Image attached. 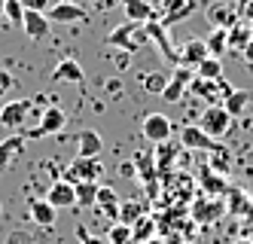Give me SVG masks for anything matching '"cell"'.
<instances>
[{
	"mask_svg": "<svg viewBox=\"0 0 253 244\" xmlns=\"http://www.w3.org/2000/svg\"><path fill=\"white\" fill-rule=\"evenodd\" d=\"M147 244H165V241H162V238H150Z\"/></svg>",
	"mask_w": 253,
	"mask_h": 244,
	"instance_id": "46",
	"label": "cell"
},
{
	"mask_svg": "<svg viewBox=\"0 0 253 244\" xmlns=\"http://www.w3.org/2000/svg\"><path fill=\"white\" fill-rule=\"evenodd\" d=\"M128 61H131V55H128V52L116 55V67H119V70H125V67H128Z\"/></svg>",
	"mask_w": 253,
	"mask_h": 244,
	"instance_id": "42",
	"label": "cell"
},
{
	"mask_svg": "<svg viewBox=\"0 0 253 244\" xmlns=\"http://www.w3.org/2000/svg\"><path fill=\"white\" fill-rule=\"evenodd\" d=\"M52 80H55V83H74V86H83V83H85V73H83L80 61H74V58H61V61L55 64V70H52Z\"/></svg>",
	"mask_w": 253,
	"mask_h": 244,
	"instance_id": "15",
	"label": "cell"
},
{
	"mask_svg": "<svg viewBox=\"0 0 253 244\" xmlns=\"http://www.w3.org/2000/svg\"><path fill=\"white\" fill-rule=\"evenodd\" d=\"M211 168H202V186H208L211 193H223L226 190V180L223 177H213V174H208Z\"/></svg>",
	"mask_w": 253,
	"mask_h": 244,
	"instance_id": "35",
	"label": "cell"
},
{
	"mask_svg": "<svg viewBox=\"0 0 253 244\" xmlns=\"http://www.w3.org/2000/svg\"><path fill=\"white\" fill-rule=\"evenodd\" d=\"M3 15L9 18V25L22 28V22H25V3H22V0H3Z\"/></svg>",
	"mask_w": 253,
	"mask_h": 244,
	"instance_id": "28",
	"label": "cell"
},
{
	"mask_svg": "<svg viewBox=\"0 0 253 244\" xmlns=\"http://www.w3.org/2000/svg\"><path fill=\"white\" fill-rule=\"evenodd\" d=\"M128 244H140V241H134V238H131V241H128Z\"/></svg>",
	"mask_w": 253,
	"mask_h": 244,
	"instance_id": "50",
	"label": "cell"
},
{
	"mask_svg": "<svg viewBox=\"0 0 253 244\" xmlns=\"http://www.w3.org/2000/svg\"><path fill=\"white\" fill-rule=\"evenodd\" d=\"M31 110H34V101L28 98H19V101H6L3 107H0V125H6L9 131L12 128H22L31 116Z\"/></svg>",
	"mask_w": 253,
	"mask_h": 244,
	"instance_id": "6",
	"label": "cell"
},
{
	"mask_svg": "<svg viewBox=\"0 0 253 244\" xmlns=\"http://www.w3.org/2000/svg\"><path fill=\"white\" fill-rule=\"evenodd\" d=\"M140 131H143V138H147L150 144L162 146V144H168L171 135H174V122L165 116V113H147L140 122Z\"/></svg>",
	"mask_w": 253,
	"mask_h": 244,
	"instance_id": "3",
	"label": "cell"
},
{
	"mask_svg": "<svg viewBox=\"0 0 253 244\" xmlns=\"http://www.w3.org/2000/svg\"><path fill=\"white\" fill-rule=\"evenodd\" d=\"M64 125H67V113H64V107L52 104V107H46L43 113H40V125H37V128H31V138L58 135V131H61Z\"/></svg>",
	"mask_w": 253,
	"mask_h": 244,
	"instance_id": "7",
	"label": "cell"
},
{
	"mask_svg": "<svg viewBox=\"0 0 253 244\" xmlns=\"http://www.w3.org/2000/svg\"><path fill=\"white\" fill-rule=\"evenodd\" d=\"M46 201L52 204V208H77V186L70 183V180H55L49 186V193H46Z\"/></svg>",
	"mask_w": 253,
	"mask_h": 244,
	"instance_id": "10",
	"label": "cell"
},
{
	"mask_svg": "<svg viewBox=\"0 0 253 244\" xmlns=\"http://www.w3.org/2000/svg\"><path fill=\"white\" fill-rule=\"evenodd\" d=\"M49 28H52V22H49L46 12H31V9H25L22 31L31 37V40H46V37H49Z\"/></svg>",
	"mask_w": 253,
	"mask_h": 244,
	"instance_id": "13",
	"label": "cell"
},
{
	"mask_svg": "<svg viewBox=\"0 0 253 244\" xmlns=\"http://www.w3.org/2000/svg\"><path fill=\"white\" fill-rule=\"evenodd\" d=\"M192 12H195V0H189V3H186L183 9H177V12L162 15V25H165V28H171V25H177V22H183V18H189Z\"/></svg>",
	"mask_w": 253,
	"mask_h": 244,
	"instance_id": "31",
	"label": "cell"
},
{
	"mask_svg": "<svg viewBox=\"0 0 253 244\" xmlns=\"http://www.w3.org/2000/svg\"><path fill=\"white\" fill-rule=\"evenodd\" d=\"M22 146H25V138H19V135H9L6 141H0V171H3V168L9 165V159H15L22 153Z\"/></svg>",
	"mask_w": 253,
	"mask_h": 244,
	"instance_id": "22",
	"label": "cell"
},
{
	"mask_svg": "<svg viewBox=\"0 0 253 244\" xmlns=\"http://www.w3.org/2000/svg\"><path fill=\"white\" fill-rule=\"evenodd\" d=\"M52 25H77V22H85L88 12L85 6L74 3V0H58V3H52V9L46 12Z\"/></svg>",
	"mask_w": 253,
	"mask_h": 244,
	"instance_id": "5",
	"label": "cell"
},
{
	"mask_svg": "<svg viewBox=\"0 0 253 244\" xmlns=\"http://www.w3.org/2000/svg\"><path fill=\"white\" fill-rule=\"evenodd\" d=\"M25 3V9H31V12H49L52 9V0H22Z\"/></svg>",
	"mask_w": 253,
	"mask_h": 244,
	"instance_id": "37",
	"label": "cell"
},
{
	"mask_svg": "<svg viewBox=\"0 0 253 244\" xmlns=\"http://www.w3.org/2000/svg\"><path fill=\"white\" fill-rule=\"evenodd\" d=\"M247 101H250V92H244V89H232L229 95H226V104H223V107L232 113V119H238V116L244 113Z\"/></svg>",
	"mask_w": 253,
	"mask_h": 244,
	"instance_id": "23",
	"label": "cell"
},
{
	"mask_svg": "<svg viewBox=\"0 0 253 244\" xmlns=\"http://www.w3.org/2000/svg\"><path fill=\"white\" fill-rule=\"evenodd\" d=\"M122 12H125V22H137V25H147L156 18V6L147 3V0H122Z\"/></svg>",
	"mask_w": 253,
	"mask_h": 244,
	"instance_id": "14",
	"label": "cell"
},
{
	"mask_svg": "<svg viewBox=\"0 0 253 244\" xmlns=\"http://www.w3.org/2000/svg\"><path fill=\"white\" fill-rule=\"evenodd\" d=\"M143 214H140V204H134V201H125V204H119V220L116 223H125V226H134V223L140 220Z\"/></svg>",
	"mask_w": 253,
	"mask_h": 244,
	"instance_id": "30",
	"label": "cell"
},
{
	"mask_svg": "<svg viewBox=\"0 0 253 244\" xmlns=\"http://www.w3.org/2000/svg\"><path fill=\"white\" fill-rule=\"evenodd\" d=\"M229 195H232V198H229V211H232V214L250 211V204H247V193H244V190H232Z\"/></svg>",
	"mask_w": 253,
	"mask_h": 244,
	"instance_id": "33",
	"label": "cell"
},
{
	"mask_svg": "<svg viewBox=\"0 0 253 244\" xmlns=\"http://www.w3.org/2000/svg\"><path fill=\"white\" fill-rule=\"evenodd\" d=\"M147 3H162V0H147Z\"/></svg>",
	"mask_w": 253,
	"mask_h": 244,
	"instance_id": "49",
	"label": "cell"
},
{
	"mask_svg": "<svg viewBox=\"0 0 253 244\" xmlns=\"http://www.w3.org/2000/svg\"><path fill=\"white\" fill-rule=\"evenodd\" d=\"M101 162L98 159H83V156H77L74 162L67 165V180L70 183H98V177H101Z\"/></svg>",
	"mask_w": 253,
	"mask_h": 244,
	"instance_id": "8",
	"label": "cell"
},
{
	"mask_svg": "<svg viewBox=\"0 0 253 244\" xmlns=\"http://www.w3.org/2000/svg\"><path fill=\"white\" fill-rule=\"evenodd\" d=\"M6 244H34V235L25 232V229H15V232L6 235Z\"/></svg>",
	"mask_w": 253,
	"mask_h": 244,
	"instance_id": "36",
	"label": "cell"
},
{
	"mask_svg": "<svg viewBox=\"0 0 253 244\" xmlns=\"http://www.w3.org/2000/svg\"><path fill=\"white\" fill-rule=\"evenodd\" d=\"M107 92H113V95H119V92H122V83H119V80H107Z\"/></svg>",
	"mask_w": 253,
	"mask_h": 244,
	"instance_id": "44",
	"label": "cell"
},
{
	"mask_svg": "<svg viewBox=\"0 0 253 244\" xmlns=\"http://www.w3.org/2000/svg\"><path fill=\"white\" fill-rule=\"evenodd\" d=\"M28 214H31V220L37 223V226H43V229H52V226H55V208H52L46 198H31Z\"/></svg>",
	"mask_w": 253,
	"mask_h": 244,
	"instance_id": "16",
	"label": "cell"
},
{
	"mask_svg": "<svg viewBox=\"0 0 253 244\" xmlns=\"http://www.w3.org/2000/svg\"><path fill=\"white\" fill-rule=\"evenodd\" d=\"M0 214H3V204H0Z\"/></svg>",
	"mask_w": 253,
	"mask_h": 244,
	"instance_id": "51",
	"label": "cell"
},
{
	"mask_svg": "<svg viewBox=\"0 0 253 244\" xmlns=\"http://www.w3.org/2000/svg\"><path fill=\"white\" fill-rule=\"evenodd\" d=\"M12 89V73H6V70H0V98L6 95V92Z\"/></svg>",
	"mask_w": 253,
	"mask_h": 244,
	"instance_id": "41",
	"label": "cell"
},
{
	"mask_svg": "<svg viewBox=\"0 0 253 244\" xmlns=\"http://www.w3.org/2000/svg\"><path fill=\"white\" fill-rule=\"evenodd\" d=\"M241 55H244V58H247V64H253V40L247 43V49H244Z\"/></svg>",
	"mask_w": 253,
	"mask_h": 244,
	"instance_id": "45",
	"label": "cell"
},
{
	"mask_svg": "<svg viewBox=\"0 0 253 244\" xmlns=\"http://www.w3.org/2000/svg\"><path fill=\"white\" fill-rule=\"evenodd\" d=\"M177 52H180V64H183V67H189V70H198V64H202L205 58H211L208 43H205V40H198V37L186 40V43L180 46Z\"/></svg>",
	"mask_w": 253,
	"mask_h": 244,
	"instance_id": "12",
	"label": "cell"
},
{
	"mask_svg": "<svg viewBox=\"0 0 253 244\" xmlns=\"http://www.w3.org/2000/svg\"><path fill=\"white\" fill-rule=\"evenodd\" d=\"M147 34H150V43H156V46H159L162 58H165L168 64H180V52H177V49L171 46L168 34H165V25H162L159 18H153V22H147Z\"/></svg>",
	"mask_w": 253,
	"mask_h": 244,
	"instance_id": "9",
	"label": "cell"
},
{
	"mask_svg": "<svg viewBox=\"0 0 253 244\" xmlns=\"http://www.w3.org/2000/svg\"><path fill=\"white\" fill-rule=\"evenodd\" d=\"M168 83H171V73H165V70H153V73H143V80H140L143 92H147V95H159V98H162V92L168 89Z\"/></svg>",
	"mask_w": 253,
	"mask_h": 244,
	"instance_id": "20",
	"label": "cell"
},
{
	"mask_svg": "<svg viewBox=\"0 0 253 244\" xmlns=\"http://www.w3.org/2000/svg\"><path fill=\"white\" fill-rule=\"evenodd\" d=\"M77 241L80 244H107V238H98V235H88L83 226H77Z\"/></svg>",
	"mask_w": 253,
	"mask_h": 244,
	"instance_id": "39",
	"label": "cell"
},
{
	"mask_svg": "<svg viewBox=\"0 0 253 244\" xmlns=\"http://www.w3.org/2000/svg\"><path fill=\"white\" fill-rule=\"evenodd\" d=\"M198 128H202L208 138L220 141V138L229 135V128H232V113L223 104H208L202 110V116H198Z\"/></svg>",
	"mask_w": 253,
	"mask_h": 244,
	"instance_id": "2",
	"label": "cell"
},
{
	"mask_svg": "<svg viewBox=\"0 0 253 244\" xmlns=\"http://www.w3.org/2000/svg\"><path fill=\"white\" fill-rule=\"evenodd\" d=\"M92 6H95L98 12H110V9L122 6V0H92Z\"/></svg>",
	"mask_w": 253,
	"mask_h": 244,
	"instance_id": "40",
	"label": "cell"
},
{
	"mask_svg": "<svg viewBox=\"0 0 253 244\" xmlns=\"http://www.w3.org/2000/svg\"><path fill=\"white\" fill-rule=\"evenodd\" d=\"M189 92H192V95H198V98H208V101H216V92H223V95H229L232 89L220 86V80H205V77H198V73H195V80H192Z\"/></svg>",
	"mask_w": 253,
	"mask_h": 244,
	"instance_id": "19",
	"label": "cell"
},
{
	"mask_svg": "<svg viewBox=\"0 0 253 244\" xmlns=\"http://www.w3.org/2000/svg\"><path fill=\"white\" fill-rule=\"evenodd\" d=\"M0 15H3V0H0Z\"/></svg>",
	"mask_w": 253,
	"mask_h": 244,
	"instance_id": "48",
	"label": "cell"
},
{
	"mask_svg": "<svg viewBox=\"0 0 253 244\" xmlns=\"http://www.w3.org/2000/svg\"><path fill=\"white\" fill-rule=\"evenodd\" d=\"M235 244H253V241H247V238H241V241H235Z\"/></svg>",
	"mask_w": 253,
	"mask_h": 244,
	"instance_id": "47",
	"label": "cell"
},
{
	"mask_svg": "<svg viewBox=\"0 0 253 244\" xmlns=\"http://www.w3.org/2000/svg\"><path fill=\"white\" fill-rule=\"evenodd\" d=\"M153 229H156V220L153 217H140L134 226H131V232H134V241H140V244H147L150 238H153Z\"/></svg>",
	"mask_w": 253,
	"mask_h": 244,
	"instance_id": "29",
	"label": "cell"
},
{
	"mask_svg": "<svg viewBox=\"0 0 253 244\" xmlns=\"http://www.w3.org/2000/svg\"><path fill=\"white\" fill-rule=\"evenodd\" d=\"M186 3H189V0H162V3H159V9H162V15H168V12L183 9Z\"/></svg>",
	"mask_w": 253,
	"mask_h": 244,
	"instance_id": "38",
	"label": "cell"
},
{
	"mask_svg": "<svg viewBox=\"0 0 253 244\" xmlns=\"http://www.w3.org/2000/svg\"><path fill=\"white\" fill-rule=\"evenodd\" d=\"M192 80H195V70H189V67H183V64H177V67L171 70V83H168V89L162 92V101H165V104H180V98L189 92Z\"/></svg>",
	"mask_w": 253,
	"mask_h": 244,
	"instance_id": "4",
	"label": "cell"
},
{
	"mask_svg": "<svg viewBox=\"0 0 253 244\" xmlns=\"http://www.w3.org/2000/svg\"><path fill=\"white\" fill-rule=\"evenodd\" d=\"M95 208L110 217V220H119V195L113 186H98V198H95Z\"/></svg>",
	"mask_w": 253,
	"mask_h": 244,
	"instance_id": "17",
	"label": "cell"
},
{
	"mask_svg": "<svg viewBox=\"0 0 253 244\" xmlns=\"http://www.w3.org/2000/svg\"><path fill=\"white\" fill-rule=\"evenodd\" d=\"M180 144H183L186 149H208V153H220V141L208 138L198 125H183V131H180Z\"/></svg>",
	"mask_w": 253,
	"mask_h": 244,
	"instance_id": "11",
	"label": "cell"
},
{
	"mask_svg": "<svg viewBox=\"0 0 253 244\" xmlns=\"http://www.w3.org/2000/svg\"><path fill=\"white\" fill-rule=\"evenodd\" d=\"M220 211H223V204H220V201H213V204H202V201H198V204H195V217L202 220V223H211Z\"/></svg>",
	"mask_w": 253,
	"mask_h": 244,
	"instance_id": "32",
	"label": "cell"
},
{
	"mask_svg": "<svg viewBox=\"0 0 253 244\" xmlns=\"http://www.w3.org/2000/svg\"><path fill=\"white\" fill-rule=\"evenodd\" d=\"M195 73H198V77H205V80H223V61L211 55V58H205L202 64H198Z\"/></svg>",
	"mask_w": 253,
	"mask_h": 244,
	"instance_id": "26",
	"label": "cell"
},
{
	"mask_svg": "<svg viewBox=\"0 0 253 244\" xmlns=\"http://www.w3.org/2000/svg\"><path fill=\"white\" fill-rule=\"evenodd\" d=\"M208 52L213 55V58H220V55H226L229 52V28H213L211 34H208Z\"/></svg>",
	"mask_w": 253,
	"mask_h": 244,
	"instance_id": "21",
	"label": "cell"
},
{
	"mask_svg": "<svg viewBox=\"0 0 253 244\" xmlns=\"http://www.w3.org/2000/svg\"><path fill=\"white\" fill-rule=\"evenodd\" d=\"M150 46V34H147V25H137V22H122L113 34L110 40H107V49H122V52H140Z\"/></svg>",
	"mask_w": 253,
	"mask_h": 244,
	"instance_id": "1",
	"label": "cell"
},
{
	"mask_svg": "<svg viewBox=\"0 0 253 244\" xmlns=\"http://www.w3.org/2000/svg\"><path fill=\"white\" fill-rule=\"evenodd\" d=\"M250 40H253L250 25H235V28H229V49H238V52H244Z\"/></svg>",
	"mask_w": 253,
	"mask_h": 244,
	"instance_id": "24",
	"label": "cell"
},
{
	"mask_svg": "<svg viewBox=\"0 0 253 244\" xmlns=\"http://www.w3.org/2000/svg\"><path fill=\"white\" fill-rule=\"evenodd\" d=\"M77 186V208H95L98 183H74Z\"/></svg>",
	"mask_w": 253,
	"mask_h": 244,
	"instance_id": "25",
	"label": "cell"
},
{
	"mask_svg": "<svg viewBox=\"0 0 253 244\" xmlns=\"http://www.w3.org/2000/svg\"><path fill=\"white\" fill-rule=\"evenodd\" d=\"M77 144H80V156H83V159H98V153L104 149L101 135H98V131H92V128L80 131V135H77Z\"/></svg>",
	"mask_w": 253,
	"mask_h": 244,
	"instance_id": "18",
	"label": "cell"
},
{
	"mask_svg": "<svg viewBox=\"0 0 253 244\" xmlns=\"http://www.w3.org/2000/svg\"><path fill=\"white\" fill-rule=\"evenodd\" d=\"M134 238L131 226H125V223H113L110 229H107V244H128Z\"/></svg>",
	"mask_w": 253,
	"mask_h": 244,
	"instance_id": "27",
	"label": "cell"
},
{
	"mask_svg": "<svg viewBox=\"0 0 253 244\" xmlns=\"http://www.w3.org/2000/svg\"><path fill=\"white\" fill-rule=\"evenodd\" d=\"M211 18L216 22V28H235V15H232V9L213 6V9H211Z\"/></svg>",
	"mask_w": 253,
	"mask_h": 244,
	"instance_id": "34",
	"label": "cell"
},
{
	"mask_svg": "<svg viewBox=\"0 0 253 244\" xmlns=\"http://www.w3.org/2000/svg\"><path fill=\"white\" fill-rule=\"evenodd\" d=\"M119 174H122V177H134V165H131V162H122V165H119Z\"/></svg>",
	"mask_w": 253,
	"mask_h": 244,
	"instance_id": "43",
	"label": "cell"
}]
</instances>
